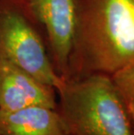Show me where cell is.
Returning a JSON list of instances; mask_svg holds the SVG:
<instances>
[{"instance_id": "6da1fadb", "label": "cell", "mask_w": 134, "mask_h": 135, "mask_svg": "<svg viewBox=\"0 0 134 135\" xmlns=\"http://www.w3.org/2000/svg\"><path fill=\"white\" fill-rule=\"evenodd\" d=\"M134 61V0H77V23L66 81L112 75Z\"/></svg>"}, {"instance_id": "7a4b0ae2", "label": "cell", "mask_w": 134, "mask_h": 135, "mask_svg": "<svg viewBox=\"0 0 134 135\" xmlns=\"http://www.w3.org/2000/svg\"><path fill=\"white\" fill-rule=\"evenodd\" d=\"M66 135H134L126 109L110 75L91 74L57 89Z\"/></svg>"}, {"instance_id": "3957f363", "label": "cell", "mask_w": 134, "mask_h": 135, "mask_svg": "<svg viewBox=\"0 0 134 135\" xmlns=\"http://www.w3.org/2000/svg\"><path fill=\"white\" fill-rule=\"evenodd\" d=\"M0 58L56 90L64 82L54 70L44 39L20 0H0Z\"/></svg>"}, {"instance_id": "277c9868", "label": "cell", "mask_w": 134, "mask_h": 135, "mask_svg": "<svg viewBox=\"0 0 134 135\" xmlns=\"http://www.w3.org/2000/svg\"><path fill=\"white\" fill-rule=\"evenodd\" d=\"M46 45L58 75H69L77 23V0H20Z\"/></svg>"}, {"instance_id": "5b68a950", "label": "cell", "mask_w": 134, "mask_h": 135, "mask_svg": "<svg viewBox=\"0 0 134 135\" xmlns=\"http://www.w3.org/2000/svg\"><path fill=\"white\" fill-rule=\"evenodd\" d=\"M56 89L0 58V111H15L40 105L57 108Z\"/></svg>"}, {"instance_id": "8992f818", "label": "cell", "mask_w": 134, "mask_h": 135, "mask_svg": "<svg viewBox=\"0 0 134 135\" xmlns=\"http://www.w3.org/2000/svg\"><path fill=\"white\" fill-rule=\"evenodd\" d=\"M0 135H66L56 109L40 105L0 111Z\"/></svg>"}, {"instance_id": "52a82bcc", "label": "cell", "mask_w": 134, "mask_h": 135, "mask_svg": "<svg viewBox=\"0 0 134 135\" xmlns=\"http://www.w3.org/2000/svg\"><path fill=\"white\" fill-rule=\"evenodd\" d=\"M110 76L124 103L134 129V61Z\"/></svg>"}]
</instances>
